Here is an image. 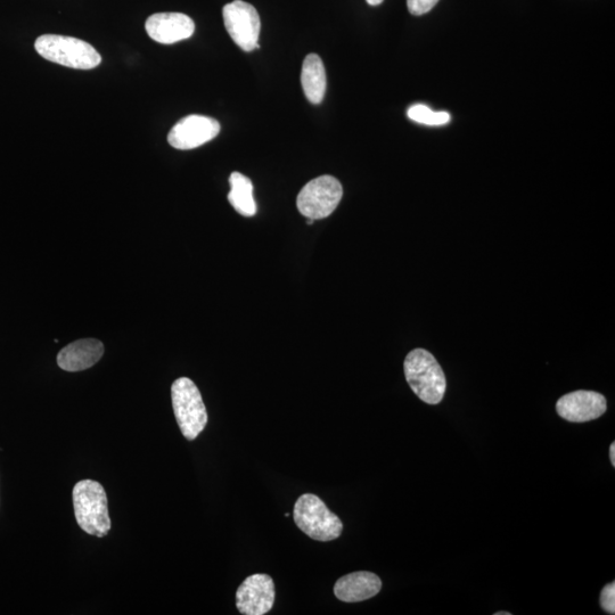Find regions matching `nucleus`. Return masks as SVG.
<instances>
[{
    "instance_id": "1",
    "label": "nucleus",
    "mask_w": 615,
    "mask_h": 615,
    "mask_svg": "<svg viewBox=\"0 0 615 615\" xmlns=\"http://www.w3.org/2000/svg\"><path fill=\"white\" fill-rule=\"evenodd\" d=\"M406 380L424 403L438 405L445 397L447 381L444 371L429 351H410L404 364Z\"/></svg>"
},
{
    "instance_id": "2",
    "label": "nucleus",
    "mask_w": 615,
    "mask_h": 615,
    "mask_svg": "<svg viewBox=\"0 0 615 615\" xmlns=\"http://www.w3.org/2000/svg\"><path fill=\"white\" fill-rule=\"evenodd\" d=\"M73 506L79 527L88 535L103 538L111 529L108 497L101 483L82 480L73 489Z\"/></svg>"
},
{
    "instance_id": "3",
    "label": "nucleus",
    "mask_w": 615,
    "mask_h": 615,
    "mask_svg": "<svg viewBox=\"0 0 615 615\" xmlns=\"http://www.w3.org/2000/svg\"><path fill=\"white\" fill-rule=\"evenodd\" d=\"M35 48L45 60L71 69L92 70L102 62V56L92 45L73 37L40 36Z\"/></svg>"
},
{
    "instance_id": "4",
    "label": "nucleus",
    "mask_w": 615,
    "mask_h": 615,
    "mask_svg": "<svg viewBox=\"0 0 615 615\" xmlns=\"http://www.w3.org/2000/svg\"><path fill=\"white\" fill-rule=\"evenodd\" d=\"M171 399L180 431L187 440H195L208 424L200 390L192 380L180 377L172 384Z\"/></svg>"
},
{
    "instance_id": "5",
    "label": "nucleus",
    "mask_w": 615,
    "mask_h": 615,
    "mask_svg": "<svg viewBox=\"0 0 615 615\" xmlns=\"http://www.w3.org/2000/svg\"><path fill=\"white\" fill-rule=\"evenodd\" d=\"M293 518L298 528L317 541H332L341 536L343 524L338 515L328 510L323 500L313 494L299 497Z\"/></svg>"
},
{
    "instance_id": "6",
    "label": "nucleus",
    "mask_w": 615,
    "mask_h": 615,
    "mask_svg": "<svg viewBox=\"0 0 615 615\" xmlns=\"http://www.w3.org/2000/svg\"><path fill=\"white\" fill-rule=\"evenodd\" d=\"M343 188L333 176H321L311 180L298 195L297 207L307 219L319 220L330 217L338 208Z\"/></svg>"
},
{
    "instance_id": "7",
    "label": "nucleus",
    "mask_w": 615,
    "mask_h": 615,
    "mask_svg": "<svg viewBox=\"0 0 615 615\" xmlns=\"http://www.w3.org/2000/svg\"><path fill=\"white\" fill-rule=\"evenodd\" d=\"M225 28L234 43L245 52L260 47L261 21L256 7L243 0H234L223 10Z\"/></svg>"
},
{
    "instance_id": "8",
    "label": "nucleus",
    "mask_w": 615,
    "mask_h": 615,
    "mask_svg": "<svg viewBox=\"0 0 615 615\" xmlns=\"http://www.w3.org/2000/svg\"><path fill=\"white\" fill-rule=\"evenodd\" d=\"M275 584L268 574H252L237 589L236 606L244 615H264L275 603Z\"/></svg>"
},
{
    "instance_id": "9",
    "label": "nucleus",
    "mask_w": 615,
    "mask_h": 615,
    "mask_svg": "<svg viewBox=\"0 0 615 615\" xmlns=\"http://www.w3.org/2000/svg\"><path fill=\"white\" fill-rule=\"evenodd\" d=\"M219 133L217 120L193 114L176 123L170 130L168 142L177 150H193L212 141Z\"/></svg>"
},
{
    "instance_id": "10",
    "label": "nucleus",
    "mask_w": 615,
    "mask_h": 615,
    "mask_svg": "<svg viewBox=\"0 0 615 615\" xmlns=\"http://www.w3.org/2000/svg\"><path fill=\"white\" fill-rule=\"evenodd\" d=\"M608 403L601 393L579 390L563 396L556 404L557 414L565 421L585 423L605 414Z\"/></svg>"
},
{
    "instance_id": "11",
    "label": "nucleus",
    "mask_w": 615,
    "mask_h": 615,
    "mask_svg": "<svg viewBox=\"0 0 615 615\" xmlns=\"http://www.w3.org/2000/svg\"><path fill=\"white\" fill-rule=\"evenodd\" d=\"M147 35L159 44L171 45L191 38L195 23L183 13H157L146 20Z\"/></svg>"
},
{
    "instance_id": "12",
    "label": "nucleus",
    "mask_w": 615,
    "mask_h": 615,
    "mask_svg": "<svg viewBox=\"0 0 615 615\" xmlns=\"http://www.w3.org/2000/svg\"><path fill=\"white\" fill-rule=\"evenodd\" d=\"M382 589V581L376 574L359 571L347 574L336 581L334 594L340 601L358 603L371 600Z\"/></svg>"
},
{
    "instance_id": "13",
    "label": "nucleus",
    "mask_w": 615,
    "mask_h": 615,
    "mask_svg": "<svg viewBox=\"0 0 615 615\" xmlns=\"http://www.w3.org/2000/svg\"><path fill=\"white\" fill-rule=\"evenodd\" d=\"M104 355V346L97 339H82L68 344L57 356V364L67 372H81L93 367Z\"/></svg>"
},
{
    "instance_id": "14",
    "label": "nucleus",
    "mask_w": 615,
    "mask_h": 615,
    "mask_svg": "<svg viewBox=\"0 0 615 615\" xmlns=\"http://www.w3.org/2000/svg\"><path fill=\"white\" fill-rule=\"evenodd\" d=\"M301 84L310 103L317 105L323 102L327 80L324 63L317 54H310L303 61Z\"/></svg>"
},
{
    "instance_id": "15",
    "label": "nucleus",
    "mask_w": 615,
    "mask_h": 615,
    "mask_svg": "<svg viewBox=\"0 0 615 615\" xmlns=\"http://www.w3.org/2000/svg\"><path fill=\"white\" fill-rule=\"evenodd\" d=\"M231 192L228 194V201L232 207L244 217H253L257 213V204L253 198V184L250 178L233 172L229 177Z\"/></svg>"
},
{
    "instance_id": "16",
    "label": "nucleus",
    "mask_w": 615,
    "mask_h": 615,
    "mask_svg": "<svg viewBox=\"0 0 615 615\" xmlns=\"http://www.w3.org/2000/svg\"><path fill=\"white\" fill-rule=\"evenodd\" d=\"M408 118L426 126H442L450 121L449 113L434 112L422 104L412 106L408 110Z\"/></svg>"
},
{
    "instance_id": "17",
    "label": "nucleus",
    "mask_w": 615,
    "mask_h": 615,
    "mask_svg": "<svg viewBox=\"0 0 615 615\" xmlns=\"http://www.w3.org/2000/svg\"><path fill=\"white\" fill-rule=\"evenodd\" d=\"M601 606L602 609L609 614H615V584L606 585L601 593Z\"/></svg>"
},
{
    "instance_id": "18",
    "label": "nucleus",
    "mask_w": 615,
    "mask_h": 615,
    "mask_svg": "<svg viewBox=\"0 0 615 615\" xmlns=\"http://www.w3.org/2000/svg\"><path fill=\"white\" fill-rule=\"evenodd\" d=\"M439 0H407V6L410 14L423 15L429 13Z\"/></svg>"
},
{
    "instance_id": "19",
    "label": "nucleus",
    "mask_w": 615,
    "mask_h": 615,
    "mask_svg": "<svg viewBox=\"0 0 615 615\" xmlns=\"http://www.w3.org/2000/svg\"><path fill=\"white\" fill-rule=\"evenodd\" d=\"M610 459H611V463L613 467H615V444L614 442L610 447Z\"/></svg>"
},
{
    "instance_id": "20",
    "label": "nucleus",
    "mask_w": 615,
    "mask_h": 615,
    "mask_svg": "<svg viewBox=\"0 0 615 615\" xmlns=\"http://www.w3.org/2000/svg\"><path fill=\"white\" fill-rule=\"evenodd\" d=\"M366 2L368 5L377 6V5H381L384 2V0H366Z\"/></svg>"
},
{
    "instance_id": "21",
    "label": "nucleus",
    "mask_w": 615,
    "mask_h": 615,
    "mask_svg": "<svg viewBox=\"0 0 615 615\" xmlns=\"http://www.w3.org/2000/svg\"><path fill=\"white\" fill-rule=\"evenodd\" d=\"M496 615H511V612H497Z\"/></svg>"
}]
</instances>
